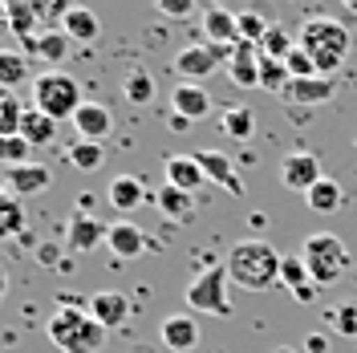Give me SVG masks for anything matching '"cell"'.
<instances>
[{"instance_id":"cell-1","label":"cell","mask_w":357,"mask_h":353,"mask_svg":"<svg viewBox=\"0 0 357 353\" xmlns=\"http://www.w3.org/2000/svg\"><path fill=\"white\" fill-rule=\"evenodd\" d=\"M280 252L272 248L268 240H240L231 252H227V276L236 280L240 288H252V292H264V288L280 285Z\"/></svg>"},{"instance_id":"cell-2","label":"cell","mask_w":357,"mask_h":353,"mask_svg":"<svg viewBox=\"0 0 357 353\" xmlns=\"http://www.w3.org/2000/svg\"><path fill=\"white\" fill-rule=\"evenodd\" d=\"M49 341L61 353H98L106 341V329L89 317L82 305H57V313L49 317Z\"/></svg>"},{"instance_id":"cell-3","label":"cell","mask_w":357,"mask_h":353,"mask_svg":"<svg viewBox=\"0 0 357 353\" xmlns=\"http://www.w3.org/2000/svg\"><path fill=\"white\" fill-rule=\"evenodd\" d=\"M301 45L312 53L317 73H321V77H333L337 69H341V61H345L354 37H349V29H345L341 21L312 17V21H305V29H301Z\"/></svg>"},{"instance_id":"cell-4","label":"cell","mask_w":357,"mask_h":353,"mask_svg":"<svg viewBox=\"0 0 357 353\" xmlns=\"http://www.w3.org/2000/svg\"><path fill=\"white\" fill-rule=\"evenodd\" d=\"M33 106L41 114H49L53 122H73V114L82 110L86 102H82V86L69 77V73H61V69H45L41 77L33 82Z\"/></svg>"},{"instance_id":"cell-5","label":"cell","mask_w":357,"mask_h":353,"mask_svg":"<svg viewBox=\"0 0 357 353\" xmlns=\"http://www.w3.org/2000/svg\"><path fill=\"white\" fill-rule=\"evenodd\" d=\"M301 256H305L309 276L317 288L337 285L345 276V268H349V248L337 240L333 232H312L309 240L301 243Z\"/></svg>"},{"instance_id":"cell-6","label":"cell","mask_w":357,"mask_h":353,"mask_svg":"<svg viewBox=\"0 0 357 353\" xmlns=\"http://www.w3.org/2000/svg\"><path fill=\"white\" fill-rule=\"evenodd\" d=\"M227 264H207L199 276H191L187 285V305L195 313H211V317H231V296H227Z\"/></svg>"},{"instance_id":"cell-7","label":"cell","mask_w":357,"mask_h":353,"mask_svg":"<svg viewBox=\"0 0 357 353\" xmlns=\"http://www.w3.org/2000/svg\"><path fill=\"white\" fill-rule=\"evenodd\" d=\"M231 53L236 49H227V45H207V41H199V45H183L175 53V73L183 77V82H191V86H203V77H211L220 66H227L231 61Z\"/></svg>"},{"instance_id":"cell-8","label":"cell","mask_w":357,"mask_h":353,"mask_svg":"<svg viewBox=\"0 0 357 353\" xmlns=\"http://www.w3.org/2000/svg\"><path fill=\"white\" fill-rule=\"evenodd\" d=\"M321 179H325L321 175V158L309 155V151L284 155V163H280V183H284L289 191H296V195H309Z\"/></svg>"},{"instance_id":"cell-9","label":"cell","mask_w":357,"mask_h":353,"mask_svg":"<svg viewBox=\"0 0 357 353\" xmlns=\"http://www.w3.org/2000/svg\"><path fill=\"white\" fill-rule=\"evenodd\" d=\"M86 309L102 329H118V325L130 317V301H126V292H118V288H102V292H89Z\"/></svg>"},{"instance_id":"cell-10","label":"cell","mask_w":357,"mask_h":353,"mask_svg":"<svg viewBox=\"0 0 357 353\" xmlns=\"http://www.w3.org/2000/svg\"><path fill=\"white\" fill-rule=\"evenodd\" d=\"M158 341L171 353H191L199 345V325H195V317H191V313H171V317L158 325Z\"/></svg>"},{"instance_id":"cell-11","label":"cell","mask_w":357,"mask_h":353,"mask_svg":"<svg viewBox=\"0 0 357 353\" xmlns=\"http://www.w3.org/2000/svg\"><path fill=\"white\" fill-rule=\"evenodd\" d=\"M195 163L203 167L207 183H215V187H227L231 195H244V183H240V175H236V163L223 155V151H195Z\"/></svg>"},{"instance_id":"cell-12","label":"cell","mask_w":357,"mask_h":353,"mask_svg":"<svg viewBox=\"0 0 357 353\" xmlns=\"http://www.w3.org/2000/svg\"><path fill=\"white\" fill-rule=\"evenodd\" d=\"M106 248H110L118 260H138L142 252H146V236H142V227L130 220H118L106 227Z\"/></svg>"},{"instance_id":"cell-13","label":"cell","mask_w":357,"mask_h":353,"mask_svg":"<svg viewBox=\"0 0 357 353\" xmlns=\"http://www.w3.org/2000/svg\"><path fill=\"white\" fill-rule=\"evenodd\" d=\"M8 171V195H41L53 183V171L45 163H21V167H4Z\"/></svg>"},{"instance_id":"cell-14","label":"cell","mask_w":357,"mask_h":353,"mask_svg":"<svg viewBox=\"0 0 357 353\" xmlns=\"http://www.w3.org/2000/svg\"><path fill=\"white\" fill-rule=\"evenodd\" d=\"M171 106H175L178 118H187V122H199L211 114V93L203 86H191V82H178L171 89Z\"/></svg>"},{"instance_id":"cell-15","label":"cell","mask_w":357,"mask_h":353,"mask_svg":"<svg viewBox=\"0 0 357 353\" xmlns=\"http://www.w3.org/2000/svg\"><path fill=\"white\" fill-rule=\"evenodd\" d=\"M203 41L236 49V45H240V24H236V13H227V8H203Z\"/></svg>"},{"instance_id":"cell-16","label":"cell","mask_w":357,"mask_h":353,"mask_svg":"<svg viewBox=\"0 0 357 353\" xmlns=\"http://www.w3.org/2000/svg\"><path fill=\"white\" fill-rule=\"evenodd\" d=\"M337 93L333 77H292L289 89H284V102H296V106H321Z\"/></svg>"},{"instance_id":"cell-17","label":"cell","mask_w":357,"mask_h":353,"mask_svg":"<svg viewBox=\"0 0 357 353\" xmlns=\"http://www.w3.org/2000/svg\"><path fill=\"white\" fill-rule=\"evenodd\" d=\"M61 33H66L69 41H77V45H93L98 37H102V21H98L93 8L73 4V8H66V17H61Z\"/></svg>"},{"instance_id":"cell-18","label":"cell","mask_w":357,"mask_h":353,"mask_svg":"<svg viewBox=\"0 0 357 353\" xmlns=\"http://www.w3.org/2000/svg\"><path fill=\"white\" fill-rule=\"evenodd\" d=\"M227 77L240 89L260 86V49H256V45H244V41L236 45V53H231V61H227Z\"/></svg>"},{"instance_id":"cell-19","label":"cell","mask_w":357,"mask_h":353,"mask_svg":"<svg viewBox=\"0 0 357 353\" xmlns=\"http://www.w3.org/2000/svg\"><path fill=\"white\" fill-rule=\"evenodd\" d=\"M73 130H77V138H86V142H102V138L114 130V118H110V110H106V106L86 102L82 110L73 114Z\"/></svg>"},{"instance_id":"cell-20","label":"cell","mask_w":357,"mask_h":353,"mask_svg":"<svg viewBox=\"0 0 357 353\" xmlns=\"http://www.w3.org/2000/svg\"><path fill=\"white\" fill-rule=\"evenodd\" d=\"M106 227H110V223L93 220V216H73L69 227H66L69 252H93L98 243H106Z\"/></svg>"},{"instance_id":"cell-21","label":"cell","mask_w":357,"mask_h":353,"mask_svg":"<svg viewBox=\"0 0 357 353\" xmlns=\"http://www.w3.org/2000/svg\"><path fill=\"white\" fill-rule=\"evenodd\" d=\"M106 195H110V203H114V211H122V216H130L134 207H142L146 203V183L138 175H118V179H110V187H106Z\"/></svg>"},{"instance_id":"cell-22","label":"cell","mask_w":357,"mask_h":353,"mask_svg":"<svg viewBox=\"0 0 357 353\" xmlns=\"http://www.w3.org/2000/svg\"><path fill=\"white\" fill-rule=\"evenodd\" d=\"M162 163H167V183L178 187V191H187V195L199 191V183L207 179L203 175V167L195 163V155H167Z\"/></svg>"},{"instance_id":"cell-23","label":"cell","mask_w":357,"mask_h":353,"mask_svg":"<svg viewBox=\"0 0 357 353\" xmlns=\"http://www.w3.org/2000/svg\"><path fill=\"white\" fill-rule=\"evenodd\" d=\"M21 138L29 147H49V142L57 138V122H53L49 114H41L37 106H29V110L21 114Z\"/></svg>"},{"instance_id":"cell-24","label":"cell","mask_w":357,"mask_h":353,"mask_svg":"<svg viewBox=\"0 0 357 353\" xmlns=\"http://www.w3.org/2000/svg\"><path fill=\"white\" fill-rule=\"evenodd\" d=\"M151 203H155V207L162 211V216H167V220H175V223L191 220V211H195V195L178 191V187H171V183H167V187H162L155 199H151Z\"/></svg>"},{"instance_id":"cell-25","label":"cell","mask_w":357,"mask_h":353,"mask_svg":"<svg viewBox=\"0 0 357 353\" xmlns=\"http://www.w3.org/2000/svg\"><path fill=\"white\" fill-rule=\"evenodd\" d=\"M305 203H309V211H317V216H333L337 207L345 203V195H341V183L325 175V179H321V183L309 191V195H305Z\"/></svg>"},{"instance_id":"cell-26","label":"cell","mask_w":357,"mask_h":353,"mask_svg":"<svg viewBox=\"0 0 357 353\" xmlns=\"http://www.w3.org/2000/svg\"><path fill=\"white\" fill-rule=\"evenodd\" d=\"M122 98L134 102V106H146V102L155 98V77H151L142 66H130L126 77H122Z\"/></svg>"},{"instance_id":"cell-27","label":"cell","mask_w":357,"mask_h":353,"mask_svg":"<svg viewBox=\"0 0 357 353\" xmlns=\"http://www.w3.org/2000/svg\"><path fill=\"white\" fill-rule=\"evenodd\" d=\"M4 13H8V29L21 37V41H33L37 33V17H41V4H21V0H13V4H4Z\"/></svg>"},{"instance_id":"cell-28","label":"cell","mask_w":357,"mask_h":353,"mask_svg":"<svg viewBox=\"0 0 357 353\" xmlns=\"http://www.w3.org/2000/svg\"><path fill=\"white\" fill-rule=\"evenodd\" d=\"M29 77V57L17 49H0V89H17Z\"/></svg>"},{"instance_id":"cell-29","label":"cell","mask_w":357,"mask_h":353,"mask_svg":"<svg viewBox=\"0 0 357 353\" xmlns=\"http://www.w3.org/2000/svg\"><path fill=\"white\" fill-rule=\"evenodd\" d=\"M220 130L244 142V138H252V130H256V118H252L248 106H227V110L220 114Z\"/></svg>"},{"instance_id":"cell-30","label":"cell","mask_w":357,"mask_h":353,"mask_svg":"<svg viewBox=\"0 0 357 353\" xmlns=\"http://www.w3.org/2000/svg\"><path fill=\"white\" fill-rule=\"evenodd\" d=\"M292 73L284 61H272V57H264L260 53V89H268V93H280L284 98V89H289Z\"/></svg>"},{"instance_id":"cell-31","label":"cell","mask_w":357,"mask_h":353,"mask_svg":"<svg viewBox=\"0 0 357 353\" xmlns=\"http://www.w3.org/2000/svg\"><path fill=\"white\" fill-rule=\"evenodd\" d=\"M24 227V207L17 195H0V240H13L21 236Z\"/></svg>"},{"instance_id":"cell-32","label":"cell","mask_w":357,"mask_h":353,"mask_svg":"<svg viewBox=\"0 0 357 353\" xmlns=\"http://www.w3.org/2000/svg\"><path fill=\"white\" fill-rule=\"evenodd\" d=\"M69 163L77 167V171H98L102 163H106V151H102V142H86V138H77L73 147L66 151Z\"/></svg>"},{"instance_id":"cell-33","label":"cell","mask_w":357,"mask_h":353,"mask_svg":"<svg viewBox=\"0 0 357 353\" xmlns=\"http://www.w3.org/2000/svg\"><path fill=\"white\" fill-rule=\"evenodd\" d=\"M236 24H240V41H244V45H256V49L264 45L268 29H272V24H268L264 17L256 13V8H244V13H236Z\"/></svg>"},{"instance_id":"cell-34","label":"cell","mask_w":357,"mask_h":353,"mask_svg":"<svg viewBox=\"0 0 357 353\" xmlns=\"http://www.w3.org/2000/svg\"><path fill=\"white\" fill-rule=\"evenodd\" d=\"M296 45H301V41H292L289 29L272 24V29H268V37H264V45H260V53H264V57H272V61H284V57H289Z\"/></svg>"},{"instance_id":"cell-35","label":"cell","mask_w":357,"mask_h":353,"mask_svg":"<svg viewBox=\"0 0 357 353\" xmlns=\"http://www.w3.org/2000/svg\"><path fill=\"white\" fill-rule=\"evenodd\" d=\"M312 276H309V264H305V256L296 252V256H284L280 260V285L289 288V292H296V288H305Z\"/></svg>"},{"instance_id":"cell-36","label":"cell","mask_w":357,"mask_h":353,"mask_svg":"<svg viewBox=\"0 0 357 353\" xmlns=\"http://www.w3.org/2000/svg\"><path fill=\"white\" fill-rule=\"evenodd\" d=\"M69 53V37L61 33V29H49V33H37V57H45V61H61Z\"/></svg>"},{"instance_id":"cell-37","label":"cell","mask_w":357,"mask_h":353,"mask_svg":"<svg viewBox=\"0 0 357 353\" xmlns=\"http://www.w3.org/2000/svg\"><path fill=\"white\" fill-rule=\"evenodd\" d=\"M29 142H24L21 134H4L0 138V163H8V167H21V163H29Z\"/></svg>"},{"instance_id":"cell-38","label":"cell","mask_w":357,"mask_h":353,"mask_svg":"<svg viewBox=\"0 0 357 353\" xmlns=\"http://www.w3.org/2000/svg\"><path fill=\"white\" fill-rule=\"evenodd\" d=\"M284 66H289L292 77H321V73H317V61H312V53L305 49V45L292 49L289 57H284Z\"/></svg>"},{"instance_id":"cell-39","label":"cell","mask_w":357,"mask_h":353,"mask_svg":"<svg viewBox=\"0 0 357 353\" xmlns=\"http://www.w3.org/2000/svg\"><path fill=\"white\" fill-rule=\"evenodd\" d=\"M333 329L341 333V337H349V341H357V305H341V309H333Z\"/></svg>"},{"instance_id":"cell-40","label":"cell","mask_w":357,"mask_h":353,"mask_svg":"<svg viewBox=\"0 0 357 353\" xmlns=\"http://www.w3.org/2000/svg\"><path fill=\"white\" fill-rule=\"evenodd\" d=\"M155 8L162 17H191L195 13V0H158Z\"/></svg>"},{"instance_id":"cell-41","label":"cell","mask_w":357,"mask_h":353,"mask_svg":"<svg viewBox=\"0 0 357 353\" xmlns=\"http://www.w3.org/2000/svg\"><path fill=\"white\" fill-rule=\"evenodd\" d=\"M305 353H329V337L325 333H309L305 337Z\"/></svg>"},{"instance_id":"cell-42","label":"cell","mask_w":357,"mask_h":353,"mask_svg":"<svg viewBox=\"0 0 357 353\" xmlns=\"http://www.w3.org/2000/svg\"><path fill=\"white\" fill-rule=\"evenodd\" d=\"M37 256H41V264H57V256H61V252H57V243H41V248H37Z\"/></svg>"},{"instance_id":"cell-43","label":"cell","mask_w":357,"mask_h":353,"mask_svg":"<svg viewBox=\"0 0 357 353\" xmlns=\"http://www.w3.org/2000/svg\"><path fill=\"white\" fill-rule=\"evenodd\" d=\"M292 296H296V301H301V305H312V301H317V285H305V288H296V292H292Z\"/></svg>"},{"instance_id":"cell-44","label":"cell","mask_w":357,"mask_h":353,"mask_svg":"<svg viewBox=\"0 0 357 353\" xmlns=\"http://www.w3.org/2000/svg\"><path fill=\"white\" fill-rule=\"evenodd\" d=\"M4 288H8V268L0 264V301H4Z\"/></svg>"},{"instance_id":"cell-45","label":"cell","mask_w":357,"mask_h":353,"mask_svg":"<svg viewBox=\"0 0 357 353\" xmlns=\"http://www.w3.org/2000/svg\"><path fill=\"white\" fill-rule=\"evenodd\" d=\"M8 191V171H0V195Z\"/></svg>"},{"instance_id":"cell-46","label":"cell","mask_w":357,"mask_h":353,"mask_svg":"<svg viewBox=\"0 0 357 353\" xmlns=\"http://www.w3.org/2000/svg\"><path fill=\"white\" fill-rule=\"evenodd\" d=\"M4 24H8V13H4V4H0V29H4Z\"/></svg>"},{"instance_id":"cell-47","label":"cell","mask_w":357,"mask_h":353,"mask_svg":"<svg viewBox=\"0 0 357 353\" xmlns=\"http://www.w3.org/2000/svg\"><path fill=\"white\" fill-rule=\"evenodd\" d=\"M272 353H301V350H292V345H280V350H272Z\"/></svg>"},{"instance_id":"cell-48","label":"cell","mask_w":357,"mask_h":353,"mask_svg":"<svg viewBox=\"0 0 357 353\" xmlns=\"http://www.w3.org/2000/svg\"><path fill=\"white\" fill-rule=\"evenodd\" d=\"M349 13H357V0H349Z\"/></svg>"}]
</instances>
